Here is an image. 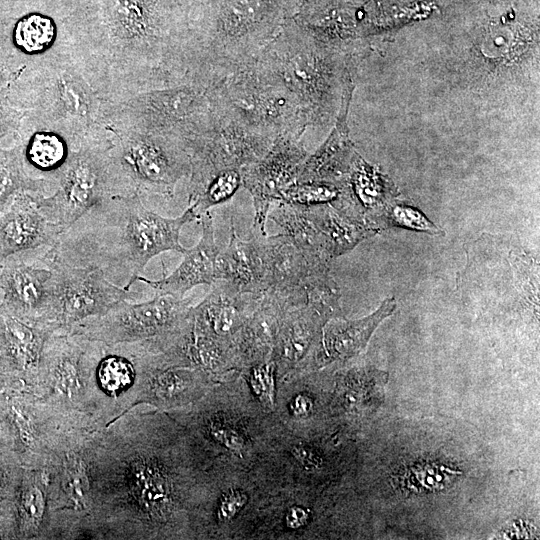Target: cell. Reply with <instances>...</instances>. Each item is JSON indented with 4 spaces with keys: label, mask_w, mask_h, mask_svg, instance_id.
<instances>
[{
    "label": "cell",
    "mask_w": 540,
    "mask_h": 540,
    "mask_svg": "<svg viewBox=\"0 0 540 540\" xmlns=\"http://www.w3.org/2000/svg\"><path fill=\"white\" fill-rule=\"evenodd\" d=\"M197 0H74L57 20V49L108 104L193 82Z\"/></svg>",
    "instance_id": "obj_1"
},
{
    "label": "cell",
    "mask_w": 540,
    "mask_h": 540,
    "mask_svg": "<svg viewBox=\"0 0 540 540\" xmlns=\"http://www.w3.org/2000/svg\"><path fill=\"white\" fill-rule=\"evenodd\" d=\"M193 206L182 215L166 218L148 209L142 196H114L86 211L43 257L80 267L101 270L107 278L127 276L130 289L146 264L165 251L181 254L180 231L198 220Z\"/></svg>",
    "instance_id": "obj_2"
},
{
    "label": "cell",
    "mask_w": 540,
    "mask_h": 540,
    "mask_svg": "<svg viewBox=\"0 0 540 540\" xmlns=\"http://www.w3.org/2000/svg\"><path fill=\"white\" fill-rule=\"evenodd\" d=\"M301 0H207L198 24L194 83L209 87L253 64L294 17Z\"/></svg>",
    "instance_id": "obj_3"
},
{
    "label": "cell",
    "mask_w": 540,
    "mask_h": 540,
    "mask_svg": "<svg viewBox=\"0 0 540 540\" xmlns=\"http://www.w3.org/2000/svg\"><path fill=\"white\" fill-rule=\"evenodd\" d=\"M24 79L30 81V106L40 124L63 135L72 150L109 135L104 102L76 67L57 49L40 58Z\"/></svg>",
    "instance_id": "obj_4"
},
{
    "label": "cell",
    "mask_w": 540,
    "mask_h": 540,
    "mask_svg": "<svg viewBox=\"0 0 540 540\" xmlns=\"http://www.w3.org/2000/svg\"><path fill=\"white\" fill-rule=\"evenodd\" d=\"M102 346L77 334L52 333L43 347L33 394L57 409L108 425L119 413L96 381Z\"/></svg>",
    "instance_id": "obj_5"
},
{
    "label": "cell",
    "mask_w": 540,
    "mask_h": 540,
    "mask_svg": "<svg viewBox=\"0 0 540 540\" xmlns=\"http://www.w3.org/2000/svg\"><path fill=\"white\" fill-rule=\"evenodd\" d=\"M111 147L110 135L82 145L71 152L55 177L50 195L33 192L41 213L59 225L62 233L98 202L137 193Z\"/></svg>",
    "instance_id": "obj_6"
},
{
    "label": "cell",
    "mask_w": 540,
    "mask_h": 540,
    "mask_svg": "<svg viewBox=\"0 0 540 540\" xmlns=\"http://www.w3.org/2000/svg\"><path fill=\"white\" fill-rule=\"evenodd\" d=\"M322 44L291 18L254 61L298 101L307 127L322 120L333 96L335 65Z\"/></svg>",
    "instance_id": "obj_7"
},
{
    "label": "cell",
    "mask_w": 540,
    "mask_h": 540,
    "mask_svg": "<svg viewBox=\"0 0 540 540\" xmlns=\"http://www.w3.org/2000/svg\"><path fill=\"white\" fill-rule=\"evenodd\" d=\"M208 93L214 107L261 134L302 139L307 128L296 98L254 63L219 79Z\"/></svg>",
    "instance_id": "obj_8"
},
{
    "label": "cell",
    "mask_w": 540,
    "mask_h": 540,
    "mask_svg": "<svg viewBox=\"0 0 540 540\" xmlns=\"http://www.w3.org/2000/svg\"><path fill=\"white\" fill-rule=\"evenodd\" d=\"M214 117L208 87L197 83L155 89L108 105L107 126L144 129L180 139L188 148Z\"/></svg>",
    "instance_id": "obj_9"
},
{
    "label": "cell",
    "mask_w": 540,
    "mask_h": 540,
    "mask_svg": "<svg viewBox=\"0 0 540 540\" xmlns=\"http://www.w3.org/2000/svg\"><path fill=\"white\" fill-rule=\"evenodd\" d=\"M111 153L138 194L174 198L180 181H188L190 155L178 138L133 127L109 126Z\"/></svg>",
    "instance_id": "obj_10"
},
{
    "label": "cell",
    "mask_w": 540,
    "mask_h": 540,
    "mask_svg": "<svg viewBox=\"0 0 540 540\" xmlns=\"http://www.w3.org/2000/svg\"><path fill=\"white\" fill-rule=\"evenodd\" d=\"M43 254L42 264L52 271L50 299L43 322L53 333H67L77 322L102 315L136 294L112 283L99 269L64 264Z\"/></svg>",
    "instance_id": "obj_11"
},
{
    "label": "cell",
    "mask_w": 540,
    "mask_h": 540,
    "mask_svg": "<svg viewBox=\"0 0 540 540\" xmlns=\"http://www.w3.org/2000/svg\"><path fill=\"white\" fill-rule=\"evenodd\" d=\"M213 105V104H212ZM212 124L188 146L191 173L188 205L218 172L239 169L262 158L276 138L256 132L213 106Z\"/></svg>",
    "instance_id": "obj_12"
},
{
    "label": "cell",
    "mask_w": 540,
    "mask_h": 540,
    "mask_svg": "<svg viewBox=\"0 0 540 540\" xmlns=\"http://www.w3.org/2000/svg\"><path fill=\"white\" fill-rule=\"evenodd\" d=\"M191 307V298L156 293L146 302L121 301L102 315L77 322L67 333L107 345L143 342L176 328Z\"/></svg>",
    "instance_id": "obj_13"
},
{
    "label": "cell",
    "mask_w": 540,
    "mask_h": 540,
    "mask_svg": "<svg viewBox=\"0 0 540 540\" xmlns=\"http://www.w3.org/2000/svg\"><path fill=\"white\" fill-rule=\"evenodd\" d=\"M307 156L300 138L280 135L262 158L241 169L242 187L249 192L254 207L251 231L266 235L265 227L271 205L296 180L299 168Z\"/></svg>",
    "instance_id": "obj_14"
},
{
    "label": "cell",
    "mask_w": 540,
    "mask_h": 540,
    "mask_svg": "<svg viewBox=\"0 0 540 540\" xmlns=\"http://www.w3.org/2000/svg\"><path fill=\"white\" fill-rule=\"evenodd\" d=\"M46 249H37L34 259L31 250L10 255L0 265V307L44 326L52 271L38 264Z\"/></svg>",
    "instance_id": "obj_15"
},
{
    "label": "cell",
    "mask_w": 540,
    "mask_h": 540,
    "mask_svg": "<svg viewBox=\"0 0 540 540\" xmlns=\"http://www.w3.org/2000/svg\"><path fill=\"white\" fill-rule=\"evenodd\" d=\"M261 298L241 293L228 282L219 280L199 304L191 307L192 328L232 347L235 336Z\"/></svg>",
    "instance_id": "obj_16"
},
{
    "label": "cell",
    "mask_w": 540,
    "mask_h": 540,
    "mask_svg": "<svg viewBox=\"0 0 540 540\" xmlns=\"http://www.w3.org/2000/svg\"><path fill=\"white\" fill-rule=\"evenodd\" d=\"M61 233L60 226L41 213L33 192L18 193L0 213V265L10 255L54 246Z\"/></svg>",
    "instance_id": "obj_17"
},
{
    "label": "cell",
    "mask_w": 540,
    "mask_h": 540,
    "mask_svg": "<svg viewBox=\"0 0 540 540\" xmlns=\"http://www.w3.org/2000/svg\"><path fill=\"white\" fill-rule=\"evenodd\" d=\"M201 237L198 243L186 249L183 260L169 275L159 280H149L141 275L135 281H141L158 294L183 298L193 287L213 285L219 281L218 258L220 248L215 242L214 222L211 210L204 212L198 219Z\"/></svg>",
    "instance_id": "obj_18"
},
{
    "label": "cell",
    "mask_w": 540,
    "mask_h": 540,
    "mask_svg": "<svg viewBox=\"0 0 540 540\" xmlns=\"http://www.w3.org/2000/svg\"><path fill=\"white\" fill-rule=\"evenodd\" d=\"M266 293L288 301L299 298L301 287L312 270L303 254L282 232L261 236Z\"/></svg>",
    "instance_id": "obj_19"
},
{
    "label": "cell",
    "mask_w": 540,
    "mask_h": 540,
    "mask_svg": "<svg viewBox=\"0 0 540 540\" xmlns=\"http://www.w3.org/2000/svg\"><path fill=\"white\" fill-rule=\"evenodd\" d=\"M230 229L229 242L220 250L218 258L219 280L228 282L241 293L263 296L266 285L262 234L251 231V237L242 240L236 233L233 218Z\"/></svg>",
    "instance_id": "obj_20"
},
{
    "label": "cell",
    "mask_w": 540,
    "mask_h": 540,
    "mask_svg": "<svg viewBox=\"0 0 540 540\" xmlns=\"http://www.w3.org/2000/svg\"><path fill=\"white\" fill-rule=\"evenodd\" d=\"M44 325L11 314L0 307V348L10 366L26 375L33 388L47 338Z\"/></svg>",
    "instance_id": "obj_21"
},
{
    "label": "cell",
    "mask_w": 540,
    "mask_h": 540,
    "mask_svg": "<svg viewBox=\"0 0 540 540\" xmlns=\"http://www.w3.org/2000/svg\"><path fill=\"white\" fill-rule=\"evenodd\" d=\"M326 319L304 303L285 302L272 350L276 365L293 366L302 361L310 353Z\"/></svg>",
    "instance_id": "obj_22"
},
{
    "label": "cell",
    "mask_w": 540,
    "mask_h": 540,
    "mask_svg": "<svg viewBox=\"0 0 540 540\" xmlns=\"http://www.w3.org/2000/svg\"><path fill=\"white\" fill-rule=\"evenodd\" d=\"M17 144L26 174L44 180L53 192V181L73 151L69 141L51 129L31 126L18 133Z\"/></svg>",
    "instance_id": "obj_23"
},
{
    "label": "cell",
    "mask_w": 540,
    "mask_h": 540,
    "mask_svg": "<svg viewBox=\"0 0 540 540\" xmlns=\"http://www.w3.org/2000/svg\"><path fill=\"white\" fill-rule=\"evenodd\" d=\"M395 301L387 299L377 311L356 320L332 319L325 323L320 340V359L345 360L358 355L378 324L393 312Z\"/></svg>",
    "instance_id": "obj_24"
},
{
    "label": "cell",
    "mask_w": 540,
    "mask_h": 540,
    "mask_svg": "<svg viewBox=\"0 0 540 540\" xmlns=\"http://www.w3.org/2000/svg\"><path fill=\"white\" fill-rule=\"evenodd\" d=\"M268 219L281 228L313 270L329 269L330 257L306 207L275 201L270 207Z\"/></svg>",
    "instance_id": "obj_25"
},
{
    "label": "cell",
    "mask_w": 540,
    "mask_h": 540,
    "mask_svg": "<svg viewBox=\"0 0 540 540\" xmlns=\"http://www.w3.org/2000/svg\"><path fill=\"white\" fill-rule=\"evenodd\" d=\"M18 515L24 536L49 539L51 513L43 469H32L26 477L19 497Z\"/></svg>",
    "instance_id": "obj_26"
},
{
    "label": "cell",
    "mask_w": 540,
    "mask_h": 540,
    "mask_svg": "<svg viewBox=\"0 0 540 540\" xmlns=\"http://www.w3.org/2000/svg\"><path fill=\"white\" fill-rule=\"evenodd\" d=\"M59 25L55 18L41 11H28L14 22L11 41L18 52L28 56L49 53L56 46Z\"/></svg>",
    "instance_id": "obj_27"
},
{
    "label": "cell",
    "mask_w": 540,
    "mask_h": 540,
    "mask_svg": "<svg viewBox=\"0 0 540 540\" xmlns=\"http://www.w3.org/2000/svg\"><path fill=\"white\" fill-rule=\"evenodd\" d=\"M22 191H31L45 196L52 193L47 182L33 179L26 174L17 143L9 149L0 147V213Z\"/></svg>",
    "instance_id": "obj_28"
},
{
    "label": "cell",
    "mask_w": 540,
    "mask_h": 540,
    "mask_svg": "<svg viewBox=\"0 0 540 540\" xmlns=\"http://www.w3.org/2000/svg\"><path fill=\"white\" fill-rule=\"evenodd\" d=\"M342 196V189L334 182L294 181L281 192L277 201L300 207L325 204H333V207H336Z\"/></svg>",
    "instance_id": "obj_29"
},
{
    "label": "cell",
    "mask_w": 540,
    "mask_h": 540,
    "mask_svg": "<svg viewBox=\"0 0 540 540\" xmlns=\"http://www.w3.org/2000/svg\"><path fill=\"white\" fill-rule=\"evenodd\" d=\"M242 186L241 170L227 169L215 174L198 197L189 205L198 217L211 208L229 201Z\"/></svg>",
    "instance_id": "obj_30"
},
{
    "label": "cell",
    "mask_w": 540,
    "mask_h": 540,
    "mask_svg": "<svg viewBox=\"0 0 540 540\" xmlns=\"http://www.w3.org/2000/svg\"><path fill=\"white\" fill-rule=\"evenodd\" d=\"M273 360L256 363L250 370L249 381L254 393L265 403L272 405L275 395V372Z\"/></svg>",
    "instance_id": "obj_31"
},
{
    "label": "cell",
    "mask_w": 540,
    "mask_h": 540,
    "mask_svg": "<svg viewBox=\"0 0 540 540\" xmlns=\"http://www.w3.org/2000/svg\"><path fill=\"white\" fill-rule=\"evenodd\" d=\"M13 24V17H0V72L9 79H12L23 67L17 62L18 52L11 41Z\"/></svg>",
    "instance_id": "obj_32"
},
{
    "label": "cell",
    "mask_w": 540,
    "mask_h": 540,
    "mask_svg": "<svg viewBox=\"0 0 540 540\" xmlns=\"http://www.w3.org/2000/svg\"><path fill=\"white\" fill-rule=\"evenodd\" d=\"M7 79H0V143L7 136L18 133L22 112L12 106Z\"/></svg>",
    "instance_id": "obj_33"
},
{
    "label": "cell",
    "mask_w": 540,
    "mask_h": 540,
    "mask_svg": "<svg viewBox=\"0 0 540 540\" xmlns=\"http://www.w3.org/2000/svg\"><path fill=\"white\" fill-rule=\"evenodd\" d=\"M391 216L395 225L429 234H440V229L412 206L399 205L393 208Z\"/></svg>",
    "instance_id": "obj_34"
},
{
    "label": "cell",
    "mask_w": 540,
    "mask_h": 540,
    "mask_svg": "<svg viewBox=\"0 0 540 540\" xmlns=\"http://www.w3.org/2000/svg\"><path fill=\"white\" fill-rule=\"evenodd\" d=\"M209 433L216 442L230 450L238 452L246 446L243 434L230 424L213 422L209 426Z\"/></svg>",
    "instance_id": "obj_35"
},
{
    "label": "cell",
    "mask_w": 540,
    "mask_h": 540,
    "mask_svg": "<svg viewBox=\"0 0 540 540\" xmlns=\"http://www.w3.org/2000/svg\"><path fill=\"white\" fill-rule=\"evenodd\" d=\"M454 472L444 467L425 466L415 468L409 476L410 483L415 489H433L441 487L446 479L447 473Z\"/></svg>",
    "instance_id": "obj_36"
},
{
    "label": "cell",
    "mask_w": 540,
    "mask_h": 540,
    "mask_svg": "<svg viewBox=\"0 0 540 540\" xmlns=\"http://www.w3.org/2000/svg\"><path fill=\"white\" fill-rule=\"evenodd\" d=\"M247 495L240 490L227 492L220 500L218 518L225 522L232 520L246 505Z\"/></svg>",
    "instance_id": "obj_37"
},
{
    "label": "cell",
    "mask_w": 540,
    "mask_h": 540,
    "mask_svg": "<svg viewBox=\"0 0 540 540\" xmlns=\"http://www.w3.org/2000/svg\"><path fill=\"white\" fill-rule=\"evenodd\" d=\"M293 458L305 469H314L321 465V457L309 446L294 445L291 449Z\"/></svg>",
    "instance_id": "obj_38"
},
{
    "label": "cell",
    "mask_w": 540,
    "mask_h": 540,
    "mask_svg": "<svg viewBox=\"0 0 540 540\" xmlns=\"http://www.w3.org/2000/svg\"><path fill=\"white\" fill-rule=\"evenodd\" d=\"M310 518L309 510L295 505L290 507L285 514V524L289 529H299L305 526Z\"/></svg>",
    "instance_id": "obj_39"
},
{
    "label": "cell",
    "mask_w": 540,
    "mask_h": 540,
    "mask_svg": "<svg viewBox=\"0 0 540 540\" xmlns=\"http://www.w3.org/2000/svg\"><path fill=\"white\" fill-rule=\"evenodd\" d=\"M73 2L74 0H44L42 12L59 19L66 13Z\"/></svg>",
    "instance_id": "obj_40"
},
{
    "label": "cell",
    "mask_w": 540,
    "mask_h": 540,
    "mask_svg": "<svg viewBox=\"0 0 540 540\" xmlns=\"http://www.w3.org/2000/svg\"><path fill=\"white\" fill-rule=\"evenodd\" d=\"M313 408L312 400L305 394L296 395L290 403V411L296 417L306 416Z\"/></svg>",
    "instance_id": "obj_41"
},
{
    "label": "cell",
    "mask_w": 540,
    "mask_h": 540,
    "mask_svg": "<svg viewBox=\"0 0 540 540\" xmlns=\"http://www.w3.org/2000/svg\"><path fill=\"white\" fill-rule=\"evenodd\" d=\"M509 46V38L504 34H493L484 43V48L490 53L500 54L503 53Z\"/></svg>",
    "instance_id": "obj_42"
},
{
    "label": "cell",
    "mask_w": 540,
    "mask_h": 540,
    "mask_svg": "<svg viewBox=\"0 0 540 540\" xmlns=\"http://www.w3.org/2000/svg\"><path fill=\"white\" fill-rule=\"evenodd\" d=\"M197 1H199L200 3H203V2H205V1H207V0H197Z\"/></svg>",
    "instance_id": "obj_43"
},
{
    "label": "cell",
    "mask_w": 540,
    "mask_h": 540,
    "mask_svg": "<svg viewBox=\"0 0 540 540\" xmlns=\"http://www.w3.org/2000/svg\"><path fill=\"white\" fill-rule=\"evenodd\" d=\"M1 79V78H0Z\"/></svg>",
    "instance_id": "obj_44"
}]
</instances>
